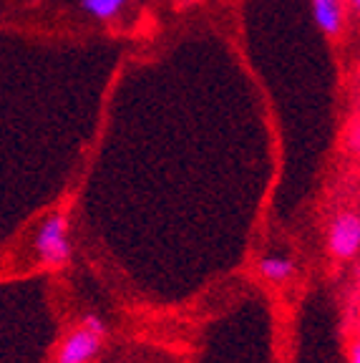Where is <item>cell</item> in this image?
<instances>
[{"instance_id":"6da1fadb","label":"cell","mask_w":360,"mask_h":363,"mask_svg":"<svg viewBox=\"0 0 360 363\" xmlns=\"http://www.w3.org/2000/svg\"><path fill=\"white\" fill-rule=\"evenodd\" d=\"M108 328L101 318L89 313L81 318V323L76 325L66 338L61 340V346L56 351V361L53 363H94L103 348V338H106Z\"/></svg>"},{"instance_id":"7a4b0ae2","label":"cell","mask_w":360,"mask_h":363,"mask_svg":"<svg viewBox=\"0 0 360 363\" xmlns=\"http://www.w3.org/2000/svg\"><path fill=\"white\" fill-rule=\"evenodd\" d=\"M35 255L45 270H63L71 262V240H68V217L56 212L45 217L35 238Z\"/></svg>"},{"instance_id":"3957f363","label":"cell","mask_w":360,"mask_h":363,"mask_svg":"<svg viewBox=\"0 0 360 363\" xmlns=\"http://www.w3.org/2000/svg\"><path fill=\"white\" fill-rule=\"evenodd\" d=\"M360 242V220L353 212H343L335 217L330 227V252L338 260H348L358 252Z\"/></svg>"},{"instance_id":"277c9868","label":"cell","mask_w":360,"mask_h":363,"mask_svg":"<svg viewBox=\"0 0 360 363\" xmlns=\"http://www.w3.org/2000/svg\"><path fill=\"white\" fill-rule=\"evenodd\" d=\"M313 8H315V18L320 23V28L327 35L340 33V28H343V8H340V0H313Z\"/></svg>"},{"instance_id":"5b68a950","label":"cell","mask_w":360,"mask_h":363,"mask_svg":"<svg viewBox=\"0 0 360 363\" xmlns=\"http://www.w3.org/2000/svg\"><path fill=\"white\" fill-rule=\"evenodd\" d=\"M259 272H262L267 280L282 283V280H287L295 272V265H293V260H287V257H262V260H259Z\"/></svg>"},{"instance_id":"8992f818","label":"cell","mask_w":360,"mask_h":363,"mask_svg":"<svg viewBox=\"0 0 360 363\" xmlns=\"http://www.w3.org/2000/svg\"><path fill=\"white\" fill-rule=\"evenodd\" d=\"M126 0H81V6L96 18H113L121 8H124Z\"/></svg>"},{"instance_id":"52a82bcc","label":"cell","mask_w":360,"mask_h":363,"mask_svg":"<svg viewBox=\"0 0 360 363\" xmlns=\"http://www.w3.org/2000/svg\"><path fill=\"white\" fill-rule=\"evenodd\" d=\"M350 363H360V348L353 346V353H350Z\"/></svg>"},{"instance_id":"ba28073f","label":"cell","mask_w":360,"mask_h":363,"mask_svg":"<svg viewBox=\"0 0 360 363\" xmlns=\"http://www.w3.org/2000/svg\"><path fill=\"white\" fill-rule=\"evenodd\" d=\"M350 3H353V6H355V8H358V3H360V0H350Z\"/></svg>"}]
</instances>
